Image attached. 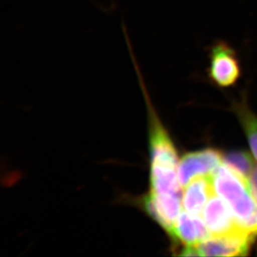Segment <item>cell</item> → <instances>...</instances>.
<instances>
[{
	"label": "cell",
	"mask_w": 257,
	"mask_h": 257,
	"mask_svg": "<svg viewBox=\"0 0 257 257\" xmlns=\"http://www.w3.org/2000/svg\"><path fill=\"white\" fill-rule=\"evenodd\" d=\"M210 232L198 216L182 212L175 222L170 235L186 245H197L210 236Z\"/></svg>",
	"instance_id": "9"
},
{
	"label": "cell",
	"mask_w": 257,
	"mask_h": 257,
	"mask_svg": "<svg viewBox=\"0 0 257 257\" xmlns=\"http://www.w3.org/2000/svg\"><path fill=\"white\" fill-rule=\"evenodd\" d=\"M222 160L221 153L214 149L187 153L182 157L178 165L180 184L184 187L194 177L210 176L221 165Z\"/></svg>",
	"instance_id": "6"
},
{
	"label": "cell",
	"mask_w": 257,
	"mask_h": 257,
	"mask_svg": "<svg viewBox=\"0 0 257 257\" xmlns=\"http://www.w3.org/2000/svg\"><path fill=\"white\" fill-rule=\"evenodd\" d=\"M224 163L229 168L247 181L255 165L250 154L245 152H233L223 157Z\"/></svg>",
	"instance_id": "10"
},
{
	"label": "cell",
	"mask_w": 257,
	"mask_h": 257,
	"mask_svg": "<svg viewBox=\"0 0 257 257\" xmlns=\"http://www.w3.org/2000/svg\"><path fill=\"white\" fill-rule=\"evenodd\" d=\"M180 193L152 192L143 199L146 212L170 235L181 211Z\"/></svg>",
	"instance_id": "5"
},
{
	"label": "cell",
	"mask_w": 257,
	"mask_h": 257,
	"mask_svg": "<svg viewBox=\"0 0 257 257\" xmlns=\"http://www.w3.org/2000/svg\"><path fill=\"white\" fill-rule=\"evenodd\" d=\"M184 187L183 207L191 215L199 216L207 199L215 193L211 175L194 177Z\"/></svg>",
	"instance_id": "8"
},
{
	"label": "cell",
	"mask_w": 257,
	"mask_h": 257,
	"mask_svg": "<svg viewBox=\"0 0 257 257\" xmlns=\"http://www.w3.org/2000/svg\"><path fill=\"white\" fill-rule=\"evenodd\" d=\"M248 187L250 190V194L252 195L254 199L257 201V167L253 169L248 178Z\"/></svg>",
	"instance_id": "12"
},
{
	"label": "cell",
	"mask_w": 257,
	"mask_h": 257,
	"mask_svg": "<svg viewBox=\"0 0 257 257\" xmlns=\"http://www.w3.org/2000/svg\"><path fill=\"white\" fill-rule=\"evenodd\" d=\"M152 172L178 171V155L172 139L158 119L153 118L150 133Z\"/></svg>",
	"instance_id": "3"
},
{
	"label": "cell",
	"mask_w": 257,
	"mask_h": 257,
	"mask_svg": "<svg viewBox=\"0 0 257 257\" xmlns=\"http://www.w3.org/2000/svg\"><path fill=\"white\" fill-rule=\"evenodd\" d=\"M237 112L245 129L250 148L257 160V117L245 106L238 108Z\"/></svg>",
	"instance_id": "11"
},
{
	"label": "cell",
	"mask_w": 257,
	"mask_h": 257,
	"mask_svg": "<svg viewBox=\"0 0 257 257\" xmlns=\"http://www.w3.org/2000/svg\"><path fill=\"white\" fill-rule=\"evenodd\" d=\"M214 190L225 201L238 226L249 235H257V201L248 182L228 166L220 165L211 174Z\"/></svg>",
	"instance_id": "1"
},
{
	"label": "cell",
	"mask_w": 257,
	"mask_h": 257,
	"mask_svg": "<svg viewBox=\"0 0 257 257\" xmlns=\"http://www.w3.org/2000/svg\"><path fill=\"white\" fill-rule=\"evenodd\" d=\"M215 193L210 197L203 211L204 221L209 232L212 235H225L240 230L227 204Z\"/></svg>",
	"instance_id": "7"
},
{
	"label": "cell",
	"mask_w": 257,
	"mask_h": 257,
	"mask_svg": "<svg viewBox=\"0 0 257 257\" xmlns=\"http://www.w3.org/2000/svg\"><path fill=\"white\" fill-rule=\"evenodd\" d=\"M254 238L240 229L225 235L209 236L197 246L203 256H245Z\"/></svg>",
	"instance_id": "4"
},
{
	"label": "cell",
	"mask_w": 257,
	"mask_h": 257,
	"mask_svg": "<svg viewBox=\"0 0 257 257\" xmlns=\"http://www.w3.org/2000/svg\"><path fill=\"white\" fill-rule=\"evenodd\" d=\"M209 78L221 87L233 86L240 78V64L237 52L225 40H216L207 49Z\"/></svg>",
	"instance_id": "2"
}]
</instances>
